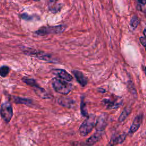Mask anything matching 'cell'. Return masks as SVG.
<instances>
[{"instance_id": "6da1fadb", "label": "cell", "mask_w": 146, "mask_h": 146, "mask_svg": "<svg viewBox=\"0 0 146 146\" xmlns=\"http://www.w3.org/2000/svg\"><path fill=\"white\" fill-rule=\"evenodd\" d=\"M51 84L54 90L61 94L67 95L72 90V86L71 83L60 78H52Z\"/></svg>"}, {"instance_id": "7a4b0ae2", "label": "cell", "mask_w": 146, "mask_h": 146, "mask_svg": "<svg viewBox=\"0 0 146 146\" xmlns=\"http://www.w3.org/2000/svg\"><path fill=\"white\" fill-rule=\"evenodd\" d=\"M22 79L24 83L33 87L36 94L41 98L50 99L51 98V95L48 94V93H47V91L43 88L39 86V84L34 79L29 78L27 77H23Z\"/></svg>"}, {"instance_id": "3957f363", "label": "cell", "mask_w": 146, "mask_h": 146, "mask_svg": "<svg viewBox=\"0 0 146 146\" xmlns=\"http://www.w3.org/2000/svg\"><path fill=\"white\" fill-rule=\"evenodd\" d=\"M96 116L94 115H88L87 119L82 123L79 128V133L81 136H86L88 135L96 125Z\"/></svg>"}, {"instance_id": "277c9868", "label": "cell", "mask_w": 146, "mask_h": 146, "mask_svg": "<svg viewBox=\"0 0 146 146\" xmlns=\"http://www.w3.org/2000/svg\"><path fill=\"white\" fill-rule=\"evenodd\" d=\"M66 27L63 25L51 26H43L39 28L38 30L35 31V33L40 36H44L51 34H58L62 33L65 30Z\"/></svg>"}, {"instance_id": "5b68a950", "label": "cell", "mask_w": 146, "mask_h": 146, "mask_svg": "<svg viewBox=\"0 0 146 146\" xmlns=\"http://www.w3.org/2000/svg\"><path fill=\"white\" fill-rule=\"evenodd\" d=\"M1 115L6 123H9L11 120L13 115V111L12 106L9 102H5L1 104Z\"/></svg>"}, {"instance_id": "8992f818", "label": "cell", "mask_w": 146, "mask_h": 146, "mask_svg": "<svg viewBox=\"0 0 146 146\" xmlns=\"http://www.w3.org/2000/svg\"><path fill=\"white\" fill-rule=\"evenodd\" d=\"M23 52L26 55L34 56L35 58H38L42 60L49 61V62L52 61V58L51 55L42 51H39L36 50L27 48L26 50H23Z\"/></svg>"}, {"instance_id": "52a82bcc", "label": "cell", "mask_w": 146, "mask_h": 146, "mask_svg": "<svg viewBox=\"0 0 146 146\" xmlns=\"http://www.w3.org/2000/svg\"><path fill=\"white\" fill-rule=\"evenodd\" d=\"M143 115H138L135 117V118L133 120V121L129 128L128 134L129 135H132L135 132H136L138 129L139 128L141 123L143 120Z\"/></svg>"}, {"instance_id": "ba28073f", "label": "cell", "mask_w": 146, "mask_h": 146, "mask_svg": "<svg viewBox=\"0 0 146 146\" xmlns=\"http://www.w3.org/2000/svg\"><path fill=\"white\" fill-rule=\"evenodd\" d=\"M107 124V116L106 114L100 115L96 120V129L98 132H102L106 128Z\"/></svg>"}, {"instance_id": "9c48e42d", "label": "cell", "mask_w": 146, "mask_h": 146, "mask_svg": "<svg viewBox=\"0 0 146 146\" xmlns=\"http://www.w3.org/2000/svg\"><path fill=\"white\" fill-rule=\"evenodd\" d=\"M52 72L59 78L64 79L66 81H71L72 79V76L64 70L55 69L53 70Z\"/></svg>"}, {"instance_id": "30bf717a", "label": "cell", "mask_w": 146, "mask_h": 146, "mask_svg": "<svg viewBox=\"0 0 146 146\" xmlns=\"http://www.w3.org/2000/svg\"><path fill=\"white\" fill-rule=\"evenodd\" d=\"M76 80L82 86H85L87 84V78L84 75V74L80 71L74 70L72 71Z\"/></svg>"}, {"instance_id": "8fae6325", "label": "cell", "mask_w": 146, "mask_h": 146, "mask_svg": "<svg viewBox=\"0 0 146 146\" xmlns=\"http://www.w3.org/2000/svg\"><path fill=\"white\" fill-rule=\"evenodd\" d=\"M102 135V132H98L95 133H94L93 135L90 136L83 144H84L85 146H92L94 144H95L96 143H97Z\"/></svg>"}, {"instance_id": "7c38bea8", "label": "cell", "mask_w": 146, "mask_h": 146, "mask_svg": "<svg viewBox=\"0 0 146 146\" xmlns=\"http://www.w3.org/2000/svg\"><path fill=\"white\" fill-rule=\"evenodd\" d=\"M58 103L63 107L67 108H71L74 106V102L72 99L69 98L61 97L58 100Z\"/></svg>"}, {"instance_id": "4fadbf2b", "label": "cell", "mask_w": 146, "mask_h": 146, "mask_svg": "<svg viewBox=\"0 0 146 146\" xmlns=\"http://www.w3.org/2000/svg\"><path fill=\"white\" fill-rule=\"evenodd\" d=\"M126 135L125 133H123L121 135H119V136H115L111 139V142H110V145H114L115 144H121L122 143L125 139Z\"/></svg>"}, {"instance_id": "5bb4252c", "label": "cell", "mask_w": 146, "mask_h": 146, "mask_svg": "<svg viewBox=\"0 0 146 146\" xmlns=\"http://www.w3.org/2000/svg\"><path fill=\"white\" fill-rule=\"evenodd\" d=\"M103 103L108 108L110 109H113V108H116L118 107H119L120 103L117 102L116 101H112L110 99H104L103 100Z\"/></svg>"}, {"instance_id": "9a60e30c", "label": "cell", "mask_w": 146, "mask_h": 146, "mask_svg": "<svg viewBox=\"0 0 146 146\" xmlns=\"http://www.w3.org/2000/svg\"><path fill=\"white\" fill-rule=\"evenodd\" d=\"M12 99L16 103L24 104H26V105L32 103V100L31 99H27V98H22L14 96H13Z\"/></svg>"}, {"instance_id": "2e32d148", "label": "cell", "mask_w": 146, "mask_h": 146, "mask_svg": "<svg viewBox=\"0 0 146 146\" xmlns=\"http://www.w3.org/2000/svg\"><path fill=\"white\" fill-rule=\"evenodd\" d=\"M80 110H81V113L83 116L85 117H88V115L87 113V110L86 106V103L84 101V98H82L81 99V103H80Z\"/></svg>"}, {"instance_id": "e0dca14e", "label": "cell", "mask_w": 146, "mask_h": 146, "mask_svg": "<svg viewBox=\"0 0 146 146\" xmlns=\"http://www.w3.org/2000/svg\"><path fill=\"white\" fill-rule=\"evenodd\" d=\"M130 112H131V110L129 108H125L122 112V113H121V115H120V117L119 118V121L120 122L123 121L127 117V116L129 115Z\"/></svg>"}, {"instance_id": "ac0fdd59", "label": "cell", "mask_w": 146, "mask_h": 146, "mask_svg": "<svg viewBox=\"0 0 146 146\" xmlns=\"http://www.w3.org/2000/svg\"><path fill=\"white\" fill-rule=\"evenodd\" d=\"M10 68L8 66H2L0 68V75L2 77H5L9 72Z\"/></svg>"}, {"instance_id": "d6986e66", "label": "cell", "mask_w": 146, "mask_h": 146, "mask_svg": "<svg viewBox=\"0 0 146 146\" xmlns=\"http://www.w3.org/2000/svg\"><path fill=\"white\" fill-rule=\"evenodd\" d=\"M139 24V19L137 18V17H136V15H134L131 21H130V25L133 28V29H135L136 28V27L138 26V25Z\"/></svg>"}, {"instance_id": "ffe728a7", "label": "cell", "mask_w": 146, "mask_h": 146, "mask_svg": "<svg viewBox=\"0 0 146 146\" xmlns=\"http://www.w3.org/2000/svg\"><path fill=\"white\" fill-rule=\"evenodd\" d=\"M140 42L141 44L144 47L146 51V38L145 36H141L140 38Z\"/></svg>"}, {"instance_id": "44dd1931", "label": "cell", "mask_w": 146, "mask_h": 146, "mask_svg": "<svg viewBox=\"0 0 146 146\" xmlns=\"http://www.w3.org/2000/svg\"><path fill=\"white\" fill-rule=\"evenodd\" d=\"M137 1L141 5H146V0H137Z\"/></svg>"}, {"instance_id": "7402d4cb", "label": "cell", "mask_w": 146, "mask_h": 146, "mask_svg": "<svg viewBox=\"0 0 146 146\" xmlns=\"http://www.w3.org/2000/svg\"><path fill=\"white\" fill-rule=\"evenodd\" d=\"M57 0H48L49 2H50V5L52 6V5H54L56 4V1Z\"/></svg>"}, {"instance_id": "603a6c76", "label": "cell", "mask_w": 146, "mask_h": 146, "mask_svg": "<svg viewBox=\"0 0 146 146\" xmlns=\"http://www.w3.org/2000/svg\"><path fill=\"white\" fill-rule=\"evenodd\" d=\"M142 68H143V72H144L145 75H146V67H145V66H142Z\"/></svg>"}, {"instance_id": "cb8c5ba5", "label": "cell", "mask_w": 146, "mask_h": 146, "mask_svg": "<svg viewBox=\"0 0 146 146\" xmlns=\"http://www.w3.org/2000/svg\"><path fill=\"white\" fill-rule=\"evenodd\" d=\"M143 34H144V36L146 38V29H145L143 30Z\"/></svg>"}, {"instance_id": "d4e9b609", "label": "cell", "mask_w": 146, "mask_h": 146, "mask_svg": "<svg viewBox=\"0 0 146 146\" xmlns=\"http://www.w3.org/2000/svg\"><path fill=\"white\" fill-rule=\"evenodd\" d=\"M33 1H39V0H33Z\"/></svg>"}]
</instances>
